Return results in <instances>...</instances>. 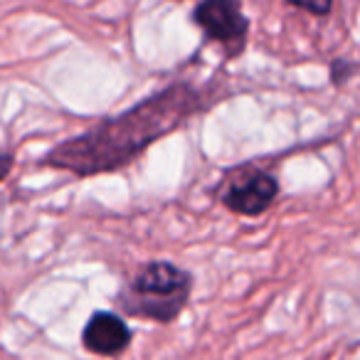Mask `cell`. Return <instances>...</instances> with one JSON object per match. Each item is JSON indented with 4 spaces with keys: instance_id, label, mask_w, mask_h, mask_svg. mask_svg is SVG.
Instances as JSON below:
<instances>
[{
    "instance_id": "ba28073f",
    "label": "cell",
    "mask_w": 360,
    "mask_h": 360,
    "mask_svg": "<svg viewBox=\"0 0 360 360\" xmlns=\"http://www.w3.org/2000/svg\"><path fill=\"white\" fill-rule=\"evenodd\" d=\"M13 165H15V155H13V153H0V183L11 175Z\"/></svg>"
},
{
    "instance_id": "3957f363",
    "label": "cell",
    "mask_w": 360,
    "mask_h": 360,
    "mask_svg": "<svg viewBox=\"0 0 360 360\" xmlns=\"http://www.w3.org/2000/svg\"><path fill=\"white\" fill-rule=\"evenodd\" d=\"M193 20L207 40L225 45L227 55H240L245 50L250 20L242 13L240 0H200L193 11Z\"/></svg>"
},
{
    "instance_id": "5b68a950",
    "label": "cell",
    "mask_w": 360,
    "mask_h": 360,
    "mask_svg": "<svg viewBox=\"0 0 360 360\" xmlns=\"http://www.w3.org/2000/svg\"><path fill=\"white\" fill-rule=\"evenodd\" d=\"M134 330L114 311H94L82 330V343L89 353L101 358H116L131 345Z\"/></svg>"
},
{
    "instance_id": "8992f818",
    "label": "cell",
    "mask_w": 360,
    "mask_h": 360,
    "mask_svg": "<svg viewBox=\"0 0 360 360\" xmlns=\"http://www.w3.org/2000/svg\"><path fill=\"white\" fill-rule=\"evenodd\" d=\"M289 6L299 8V11H306L316 18H326L333 8V0H286Z\"/></svg>"
},
{
    "instance_id": "277c9868",
    "label": "cell",
    "mask_w": 360,
    "mask_h": 360,
    "mask_svg": "<svg viewBox=\"0 0 360 360\" xmlns=\"http://www.w3.org/2000/svg\"><path fill=\"white\" fill-rule=\"evenodd\" d=\"M279 198V180L266 170H255L247 178H240L227 186L222 202L227 210L245 217H257L266 212Z\"/></svg>"
},
{
    "instance_id": "6da1fadb",
    "label": "cell",
    "mask_w": 360,
    "mask_h": 360,
    "mask_svg": "<svg viewBox=\"0 0 360 360\" xmlns=\"http://www.w3.org/2000/svg\"><path fill=\"white\" fill-rule=\"evenodd\" d=\"M210 96L188 82H175L116 116L99 121L84 134L52 146L40 163L67 170L77 178L121 170L148 146L165 139L191 116L210 106Z\"/></svg>"
},
{
    "instance_id": "7a4b0ae2",
    "label": "cell",
    "mask_w": 360,
    "mask_h": 360,
    "mask_svg": "<svg viewBox=\"0 0 360 360\" xmlns=\"http://www.w3.org/2000/svg\"><path fill=\"white\" fill-rule=\"evenodd\" d=\"M193 284L191 271L173 262H146L116 294V306L126 316L173 323L191 301Z\"/></svg>"
},
{
    "instance_id": "52a82bcc",
    "label": "cell",
    "mask_w": 360,
    "mask_h": 360,
    "mask_svg": "<svg viewBox=\"0 0 360 360\" xmlns=\"http://www.w3.org/2000/svg\"><path fill=\"white\" fill-rule=\"evenodd\" d=\"M350 72H355V65L343 62V60H335L333 65H330V79H333V84H340V82L348 79Z\"/></svg>"
}]
</instances>
